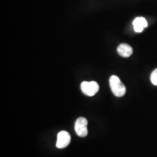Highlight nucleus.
Segmentation results:
<instances>
[{
    "instance_id": "20e7f679",
    "label": "nucleus",
    "mask_w": 157,
    "mask_h": 157,
    "mask_svg": "<svg viewBox=\"0 0 157 157\" xmlns=\"http://www.w3.org/2000/svg\"><path fill=\"white\" fill-rule=\"evenodd\" d=\"M71 140V137L66 131H61L57 136L56 146L58 148H64L67 147Z\"/></svg>"
},
{
    "instance_id": "39448f33",
    "label": "nucleus",
    "mask_w": 157,
    "mask_h": 157,
    "mask_svg": "<svg viewBox=\"0 0 157 157\" xmlns=\"http://www.w3.org/2000/svg\"><path fill=\"white\" fill-rule=\"evenodd\" d=\"M117 52L120 56L128 58L133 54V49L127 44H121L118 47Z\"/></svg>"
},
{
    "instance_id": "0eeeda50",
    "label": "nucleus",
    "mask_w": 157,
    "mask_h": 157,
    "mask_svg": "<svg viewBox=\"0 0 157 157\" xmlns=\"http://www.w3.org/2000/svg\"><path fill=\"white\" fill-rule=\"evenodd\" d=\"M150 80L151 82L152 83L157 86V69H155L151 75V77H150Z\"/></svg>"
},
{
    "instance_id": "423d86ee",
    "label": "nucleus",
    "mask_w": 157,
    "mask_h": 157,
    "mask_svg": "<svg viewBox=\"0 0 157 157\" xmlns=\"http://www.w3.org/2000/svg\"><path fill=\"white\" fill-rule=\"evenodd\" d=\"M133 26L135 25H138V26H140L144 28H147L148 26V23L147 22L146 19L143 17H136L134 20L133 22Z\"/></svg>"
},
{
    "instance_id": "f257e3e1",
    "label": "nucleus",
    "mask_w": 157,
    "mask_h": 157,
    "mask_svg": "<svg viewBox=\"0 0 157 157\" xmlns=\"http://www.w3.org/2000/svg\"><path fill=\"white\" fill-rule=\"evenodd\" d=\"M109 86L113 95L118 97H123L126 93L124 86L118 76L112 75L109 78Z\"/></svg>"
},
{
    "instance_id": "f03ea898",
    "label": "nucleus",
    "mask_w": 157,
    "mask_h": 157,
    "mask_svg": "<svg viewBox=\"0 0 157 157\" xmlns=\"http://www.w3.org/2000/svg\"><path fill=\"white\" fill-rule=\"evenodd\" d=\"M87 120L84 117H80L76 119L75 124V130L79 137H84L88 134Z\"/></svg>"
},
{
    "instance_id": "7ed1b4c3",
    "label": "nucleus",
    "mask_w": 157,
    "mask_h": 157,
    "mask_svg": "<svg viewBox=\"0 0 157 157\" xmlns=\"http://www.w3.org/2000/svg\"><path fill=\"white\" fill-rule=\"evenodd\" d=\"M80 89L83 93L87 96H93L99 90V85L94 82H83L81 83Z\"/></svg>"
}]
</instances>
